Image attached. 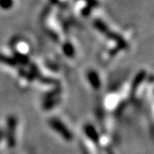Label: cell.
I'll return each mask as SVG.
<instances>
[{
    "instance_id": "cell-1",
    "label": "cell",
    "mask_w": 154,
    "mask_h": 154,
    "mask_svg": "<svg viewBox=\"0 0 154 154\" xmlns=\"http://www.w3.org/2000/svg\"><path fill=\"white\" fill-rule=\"evenodd\" d=\"M10 4H11V1L10 0H1V5L2 6H6V7H8Z\"/></svg>"
}]
</instances>
